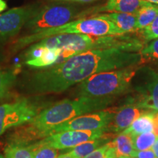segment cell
<instances>
[{
	"label": "cell",
	"instance_id": "6da1fadb",
	"mask_svg": "<svg viewBox=\"0 0 158 158\" xmlns=\"http://www.w3.org/2000/svg\"><path fill=\"white\" fill-rule=\"evenodd\" d=\"M143 59L140 53L117 48L86 51L35 73L28 87L37 93H60L99 73L141 64Z\"/></svg>",
	"mask_w": 158,
	"mask_h": 158
},
{
	"label": "cell",
	"instance_id": "7a4b0ae2",
	"mask_svg": "<svg viewBox=\"0 0 158 158\" xmlns=\"http://www.w3.org/2000/svg\"><path fill=\"white\" fill-rule=\"evenodd\" d=\"M33 44L43 48L62 49V54L57 64L86 51L117 48L128 52H136L141 51L143 48L140 40L125 34L109 36L61 34L48 37Z\"/></svg>",
	"mask_w": 158,
	"mask_h": 158
},
{
	"label": "cell",
	"instance_id": "3957f363",
	"mask_svg": "<svg viewBox=\"0 0 158 158\" xmlns=\"http://www.w3.org/2000/svg\"><path fill=\"white\" fill-rule=\"evenodd\" d=\"M114 98L79 97L75 100H64L40 112L28 122L29 125L40 133L43 138L49 135V130L72 118L107 108Z\"/></svg>",
	"mask_w": 158,
	"mask_h": 158
},
{
	"label": "cell",
	"instance_id": "277c9868",
	"mask_svg": "<svg viewBox=\"0 0 158 158\" xmlns=\"http://www.w3.org/2000/svg\"><path fill=\"white\" fill-rule=\"evenodd\" d=\"M61 34H78L92 36H109L124 35L109 20L102 17L100 14L90 18H82L70 21L66 24L49 29L35 34L24 35L19 37L12 44L13 51H18L24 47L38 42L48 37Z\"/></svg>",
	"mask_w": 158,
	"mask_h": 158
},
{
	"label": "cell",
	"instance_id": "5b68a950",
	"mask_svg": "<svg viewBox=\"0 0 158 158\" xmlns=\"http://www.w3.org/2000/svg\"><path fill=\"white\" fill-rule=\"evenodd\" d=\"M139 64L94 74L80 83L77 89L79 97L114 98L129 89Z\"/></svg>",
	"mask_w": 158,
	"mask_h": 158
},
{
	"label": "cell",
	"instance_id": "8992f818",
	"mask_svg": "<svg viewBox=\"0 0 158 158\" xmlns=\"http://www.w3.org/2000/svg\"><path fill=\"white\" fill-rule=\"evenodd\" d=\"M76 12L73 7L66 5H51L41 7L36 14L25 24L26 35L66 24L76 17Z\"/></svg>",
	"mask_w": 158,
	"mask_h": 158
},
{
	"label": "cell",
	"instance_id": "52a82bcc",
	"mask_svg": "<svg viewBox=\"0 0 158 158\" xmlns=\"http://www.w3.org/2000/svg\"><path fill=\"white\" fill-rule=\"evenodd\" d=\"M39 114L38 108L27 99L22 98L0 106V135L9 128L30 122Z\"/></svg>",
	"mask_w": 158,
	"mask_h": 158
},
{
	"label": "cell",
	"instance_id": "ba28073f",
	"mask_svg": "<svg viewBox=\"0 0 158 158\" xmlns=\"http://www.w3.org/2000/svg\"><path fill=\"white\" fill-rule=\"evenodd\" d=\"M41 7L39 5L14 7L0 14V39H8L17 35Z\"/></svg>",
	"mask_w": 158,
	"mask_h": 158
},
{
	"label": "cell",
	"instance_id": "9c48e42d",
	"mask_svg": "<svg viewBox=\"0 0 158 158\" xmlns=\"http://www.w3.org/2000/svg\"><path fill=\"white\" fill-rule=\"evenodd\" d=\"M109 111H98L96 113L87 114L55 126L49 130V135L68 131V130H96L105 129L109 124L114 115V110ZM48 135V136H49Z\"/></svg>",
	"mask_w": 158,
	"mask_h": 158
},
{
	"label": "cell",
	"instance_id": "30bf717a",
	"mask_svg": "<svg viewBox=\"0 0 158 158\" xmlns=\"http://www.w3.org/2000/svg\"><path fill=\"white\" fill-rule=\"evenodd\" d=\"M106 132V128L96 130H68L47 136L37 142L56 149H69L101 137Z\"/></svg>",
	"mask_w": 158,
	"mask_h": 158
},
{
	"label": "cell",
	"instance_id": "8fae6325",
	"mask_svg": "<svg viewBox=\"0 0 158 158\" xmlns=\"http://www.w3.org/2000/svg\"><path fill=\"white\" fill-rule=\"evenodd\" d=\"M141 70L143 78L135 86L137 94L130 102L140 108L158 112V73L149 68Z\"/></svg>",
	"mask_w": 158,
	"mask_h": 158
},
{
	"label": "cell",
	"instance_id": "7c38bea8",
	"mask_svg": "<svg viewBox=\"0 0 158 158\" xmlns=\"http://www.w3.org/2000/svg\"><path fill=\"white\" fill-rule=\"evenodd\" d=\"M115 113L106 127V132L118 133H122L127 129L142 114L149 111H146V109L140 108L134 104H128L114 110Z\"/></svg>",
	"mask_w": 158,
	"mask_h": 158
},
{
	"label": "cell",
	"instance_id": "4fadbf2b",
	"mask_svg": "<svg viewBox=\"0 0 158 158\" xmlns=\"http://www.w3.org/2000/svg\"><path fill=\"white\" fill-rule=\"evenodd\" d=\"M62 49L49 48L31 44L26 51V64L32 68H43L56 64Z\"/></svg>",
	"mask_w": 158,
	"mask_h": 158
},
{
	"label": "cell",
	"instance_id": "5bb4252c",
	"mask_svg": "<svg viewBox=\"0 0 158 158\" xmlns=\"http://www.w3.org/2000/svg\"><path fill=\"white\" fill-rule=\"evenodd\" d=\"M148 3L149 2L145 0H108L103 6L86 10V11L80 13L78 16L82 19L89 14H95L99 12L103 11L135 14L142 7Z\"/></svg>",
	"mask_w": 158,
	"mask_h": 158
},
{
	"label": "cell",
	"instance_id": "9a60e30c",
	"mask_svg": "<svg viewBox=\"0 0 158 158\" xmlns=\"http://www.w3.org/2000/svg\"><path fill=\"white\" fill-rule=\"evenodd\" d=\"M102 17L109 20L124 33L137 31V15L133 13H110L100 14Z\"/></svg>",
	"mask_w": 158,
	"mask_h": 158
},
{
	"label": "cell",
	"instance_id": "2e32d148",
	"mask_svg": "<svg viewBox=\"0 0 158 158\" xmlns=\"http://www.w3.org/2000/svg\"><path fill=\"white\" fill-rule=\"evenodd\" d=\"M114 134L111 133H104L101 137L79 144L73 148L69 152L76 158H84L94 150L108 143V141L111 139V136H114Z\"/></svg>",
	"mask_w": 158,
	"mask_h": 158
},
{
	"label": "cell",
	"instance_id": "e0dca14e",
	"mask_svg": "<svg viewBox=\"0 0 158 158\" xmlns=\"http://www.w3.org/2000/svg\"><path fill=\"white\" fill-rule=\"evenodd\" d=\"M155 112H147L142 114L132 123L127 129L122 133L135 136L144 133H149L153 130V114Z\"/></svg>",
	"mask_w": 158,
	"mask_h": 158
},
{
	"label": "cell",
	"instance_id": "ac0fdd59",
	"mask_svg": "<svg viewBox=\"0 0 158 158\" xmlns=\"http://www.w3.org/2000/svg\"><path fill=\"white\" fill-rule=\"evenodd\" d=\"M115 148L116 157H133L135 150L133 147V138L129 134L120 133L112 141Z\"/></svg>",
	"mask_w": 158,
	"mask_h": 158
},
{
	"label": "cell",
	"instance_id": "d6986e66",
	"mask_svg": "<svg viewBox=\"0 0 158 158\" xmlns=\"http://www.w3.org/2000/svg\"><path fill=\"white\" fill-rule=\"evenodd\" d=\"M137 15V29L141 30L149 26L158 15V5L149 2L142 7Z\"/></svg>",
	"mask_w": 158,
	"mask_h": 158
},
{
	"label": "cell",
	"instance_id": "ffe728a7",
	"mask_svg": "<svg viewBox=\"0 0 158 158\" xmlns=\"http://www.w3.org/2000/svg\"><path fill=\"white\" fill-rule=\"evenodd\" d=\"M133 147L135 151H143L152 147L153 144L157 139V136L152 132L144 133L139 135L132 136Z\"/></svg>",
	"mask_w": 158,
	"mask_h": 158
},
{
	"label": "cell",
	"instance_id": "44dd1931",
	"mask_svg": "<svg viewBox=\"0 0 158 158\" xmlns=\"http://www.w3.org/2000/svg\"><path fill=\"white\" fill-rule=\"evenodd\" d=\"M5 158H34L29 146L10 144L5 149Z\"/></svg>",
	"mask_w": 158,
	"mask_h": 158
},
{
	"label": "cell",
	"instance_id": "7402d4cb",
	"mask_svg": "<svg viewBox=\"0 0 158 158\" xmlns=\"http://www.w3.org/2000/svg\"><path fill=\"white\" fill-rule=\"evenodd\" d=\"M29 147L31 150L34 158H57L58 157V149L39 143L37 141L29 145Z\"/></svg>",
	"mask_w": 158,
	"mask_h": 158
},
{
	"label": "cell",
	"instance_id": "603a6c76",
	"mask_svg": "<svg viewBox=\"0 0 158 158\" xmlns=\"http://www.w3.org/2000/svg\"><path fill=\"white\" fill-rule=\"evenodd\" d=\"M115 157H116L115 148L112 141H109L84 158H114Z\"/></svg>",
	"mask_w": 158,
	"mask_h": 158
},
{
	"label": "cell",
	"instance_id": "cb8c5ba5",
	"mask_svg": "<svg viewBox=\"0 0 158 158\" xmlns=\"http://www.w3.org/2000/svg\"><path fill=\"white\" fill-rule=\"evenodd\" d=\"M15 81V76L10 71H4L0 68V99L3 98Z\"/></svg>",
	"mask_w": 158,
	"mask_h": 158
},
{
	"label": "cell",
	"instance_id": "d4e9b609",
	"mask_svg": "<svg viewBox=\"0 0 158 158\" xmlns=\"http://www.w3.org/2000/svg\"><path fill=\"white\" fill-rule=\"evenodd\" d=\"M141 35L146 41L158 39V15L148 27L141 29Z\"/></svg>",
	"mask_w": 158,
	"mask_h": 158
},
{
	"label": "cell",
	"instance_id": "484cf974",
	"mask_svg": "<svg viewBox=\"0 0 158 158\" xmlns=\"http://www.w3.org/2000/svg\"><path fill=\"white\" fill-rule=\"evenodd\" d=\"M142 57L158 60V39L154 40L140 51Z\"/></svg>",
	"mask_w": 158,
	"mask_h": 158
},
{
	"label": "cell",
	"instance_id": "4316f807",
	"mask_svg": "<svg viewBox=\"0 0 158 158\" xmlns=\"http://www.w3.org/2000/svg\"><path fill=\"white\" fill-rule=\"evenodd\" d=\"M133 157L137 158H157L154 153L153 150L151 149L143 150V151H135Z\"/></svg>",
	"mask_w": 158,
	"mask_h": 158
},
{
	"label": "cell",
	"instance_id": "83f0119b",
	"mask_svg": "<svg viewBox=\"0 0 158 158\" xmlns=\"http://www.w3.org/2000/svg\"><path fill=\"white\" fill-rule=\"evenodd\" d=\"M153 131L155 135L158 137V112L153 114Z\"/></svg>",
	"mask_w": 158,
	"mask_h": 158
},
{
	"label": "cell",
	"instance_id": "f1b7e54d",
	"mask_svg": "<svg viewBox=\"0 0 158 158\" xmlns=\"http://www.w3.org/2000/svg\"><path fill=\"white\" fill-rule=\"evenodd\" d=\"M152 150L154 153H155L156 157L158 158V137L157 138V139H156L155 143L153 144Z\"/></svg>",
	"mask_w": 158,
	"mask_h": 158
},
{
	"label": "cell",
	"instance_id": "f546056e",
	"mask_svg": "<svg viewBox=\"0 0 158 158\" xmlns=\"http://www.w3.org/2000/svg\"><path fill=\"white\" fill-rule=\"evenodd\" d=\"M7 8V5L5 1L4 0H0V13L5 11Z\"/></svg>",
	"mask_w": 158,
	"mask_h": 158
},
{
	"label": "cell",
	"instance_id": "4dcf8cb0",
	"mask_svg": "<svg viewBox=\"0 0 158 158\" xmlns=\"http://www.w3.org/2000/svg\"><path fill=\"white\" fill-rule=\"evenodd\" d=\"M57 158H76L74 157L69 152H67V153H64V154H61L60 155H59Z\"/></svg>",
	"mask_w": 158,
	"mask_h": 158
},
{
	"label": "cell",
	"instance_id": "1f68e13d",
	"mask_svg": "<svg viewBox=\"0 0 158 158\" xmlns=\"http://www.w3.org/2000/svg\"><path fill=\"white\" fill-rule=\"evenodd\" d=\"M145 1L149 2L156 4V5H158V0H145Z\"/></svg>",
	"mask_w": 158,
	"mask_h": 158
},
{
	"label": "cell",
	"instance_id": "d6a6232c",
	"mask_svg": "<svg viewBox=\"0 0 158 158\" xmlns=\"http://www.w3.org/2000/svg\"><path fill=\"white\" fill-rule=\"evenodd\" d=\"M0 158H5V156H3L2 155H1V154H0Z\"/></svg>",
	"mask_w": 158,
	"mask_h": 158
},
{
	"label": "cell",
	"instance_id": "836d02e7",
	"mask_svg": "<svg viewBox=\"0 0 158 158\" xmlns=\"http://www.w3.org/2000/svg\"><path fill=\"white\" fill-rule=\"evenodd\" d=\"M114 158H125V157H115Z\"/></svg>",
	"mask_w": 158,
	"mask_h": 158
},
{
	"label": "cell",
	"instance_id": "e575fe53",
	"mask_svg": "<svg viewBox=\"0 0 158 158\" xmlns=\"http://www.w3.org/2000/svg\"><path fill=\"white\" fill-rule=\"evenodd\" d=\"M125 158H132V157H125Z\"/></svg>",
	"mask_w": 158,
	"mask_h": 158
},
{
	"label": "cell",
	"instance_id": "d590c367",
	"mask_svg": "<svg viewBox=\"0 0 158 158\" xmlns=\"http://www.w3.org/2000/svg\"><path fill=\"white\" fill-rule=\"evenodd\" d=\"M63 1H70V0H63Z\"/></svg>",
	"mask_w": 158,
	"mask_h": 158
},
{
	"label": "cell",
	"instance_id": "8d00e7d4",
	"mask_svg": "<svg viewBox=\"0 0 158 158\" xmlns=\"http://www.w3.org/2000/svg\"><path fill=\"white\" fill-rule=\"evenodd\" d=\"M132 158H137V157H132Z\"/></svg>",
	"mask_w": 158,
	"mask_h": 158
}]
</instances>
